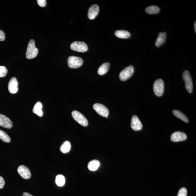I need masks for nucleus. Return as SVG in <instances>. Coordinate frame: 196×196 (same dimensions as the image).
Instances as JSON below:
<instances>
[{"label":"nucleus","mask_w":196,"mask_h":196,"mask_svg":"<svg viewBox=\"0 0 196 196\" xmlns=\"http://www.w3.org/2000/svg\"><path fill=\"white\" fill-rule=\"evenodd\" d=\"M38 50L35 45V42L33 39L31 40L27 48L26 57L28 59L33 58L37 56Z\"/></svg>","instance_id":"1"},{"label":"nucleus","mask_w":196,"mask_h":196,"mask_svg":"<svg viewBox=\"0 0 196 196\" xmlns=\"http://www.w3.org/2000/svg\"><path fill=\"white\" fill-rule=\"evenodd\" d=\"M164 81L161 79H158L155 81L153 84V89L155 95L161 97L164 93Z\"/></svg>","instance_id":"2"},{"label":"nucleus","mask_w":196,"mask_h":196,"mask_svg":"<svg viewBox=\"0 0 196 196\" xmlns=\"http://www.w3.org/2000/svg\"><path fill=\"white\" fill-rule=\"evenodd\" d=\"M182 78L185 82V86L186 90L188 93H192L193 88V81L190 73L188 71H185L183 73Z\"/></svg>","instance_id":"3"},{"label":"nucleus","mask_w":196,"mask_h":196,"mask_svg":"<svg viewBox=\"0 0 196 196\" xmlns=\"http://www.w3.org/2000/svg\"><path fill=\"white\" fill-rule=\"evenodd\" d=\"M82 58L76 56L69 57L68 59V65L71 68H77L80 67L83 64Z\"/></svg>","instance_id":"4"},{"label":"nucleus","mask_w":196,"mask_h":196,"mask_svg":"<svg viewBox=\"0 0 196 196\" xmlns=\"http://www.w3.org/2000/svg\"><path fill=\"white\" fill-rule=\"evenodd\" d=\"M71 48L72 50L77 52H84L88 50V46L85 42L75 41L71 44Z\"/></svg>","instance_id":"5"},{"label":"nucleus","mask_w":196,"mask_h":196,"mask_svg":"<svg viewBox=\"0 0 196 196\" xmlns=\"http://www.w3.org/2000/svg\"><path fill=\"white\" fill-rule=\"evenodd\" d=\"M134 72V67L131 65L126 67L121 71L119 75V77L121 80L125 81L128 79L132 75Z\"/></svg>","instance_id":"6"},{"label":"nucleus","mask_w":196,"mask_h":196,"mask_svg":"<svg viewBox=\"0 0 196 196\" xmlns=\"http://www.w3.org/2000/svg\"><path fill=\"white\" fill-rule=\"evenodd\" d=\"M72 116L74 120L79 124L84 126L88 125V121L87 119L81 113L77 111H74L72 112Z\"/></svg>","instance_id":"7"},{"label":"nucleus","mask_w":196,"mask_h":196,"mask_svg":"<svg viewBox=\"0 0 196 196\" xmlns=\"http://www.w3.org/2000/svg\"><path fill=\"white\" fill-rule=\"evenodd\" d=\"M93 108L100 116L108 118L109 111L105 106L100 103H96L93 105Z\"/></svg>","instance_id":"8"},{"label":"nucleus","mask_w":196,"mask_h":196,"mask_svg":"<svg viewBox=\"0 0 196 196\" xmlns=\"http://www.w3.org/2000/svg\"><path fill=\"white\" fill-rule=\"evenodd\" d=\"M17 171L19 174L23 178L25 179H30L31 177V173L30 170L26 166L21 165L18 168Z\"/></svg>","instance_id":"9"},{"label":"nucleus","mask_w":196,"mask_h":196,"mask_svg":"<svg viewBox=\"0 0 196 196\" xmlns=\"http://www.w3.org/2000/svg\"><path fill=\"white\" fill-rule=\"evenodd\" d=\"M131 126L134 131H140L142 129V125L141 122L136 115H134L132 118Z\"/></svg>","instance_id":"10"},{"label":"nucleus","mask_w":196,"mask_h":196,"mask_svg":"<svg viewBox=\"0 0 196 196\" xmlns=\"http://www.w3.org/2000/svg\"><path fill=\"white\" fill-rule=\"evenodd\" d=\"M187 136L185 133L182 132L176 131L172 134L171 140L173 142H177L185 140Z\"/></svg>","instance_id":"11"},{"label":"nucleus","mask_w":196,"mask_h":196,"mask_svg":"<svg viewBox=\"0 0 196 196\" xmlns=\"http://www.w3.org/2000/svg\"><path fill=\"white\" fill-rule=\"evenodd\" d=\"M99 7L98 5H91L89 9L88 12V16L90 20H93L95 19L99 12Z\"/></svg>","instance_id":"12"},{"label":"nucleus","mask_w":196,"mask_h":196,"mask_svg":"<svg viewBox=\"0 0 196 196\" xmlns=\"http://www.w3.org/2000/svg\"><path fill=\"white\" fill-rule=\"evenodd\" d=\"M9 92L12 94H15L18 91V82L16 78L13 77L9 81L8 85Z\"/></svg>","instance_id":"13"},{"label":"nucleus","mask_w":196,"mask_h":196,"mask_svg":"<svg viewBox=\"0 0 196 196\" xmlns=\"http://www.w3.org/2000/svg\"><path fill=\"white\" fill-rule=\"evenodd\" d=\"M0 126L2 127L11 129L12 127V123L8 118L3 115L0 114Z\"/></svg>","instance_id":"14"},{"label":"nucleus","mask_w":196,"mask_h":196,"mask_svg":"<svg viewBox=\"0 0 196 196\" xmlns=\"http://www.w3.org/2000/svg\"><path fill=\"white\" fill-rule=\"evenodd\" d=\"M166 33L165 32L159 33L155 42V45L156 46L159 47L164 44L166 42Z\"/></svg>","instance_id":"15"},{"label":"nucleus","mask_w":196,"mask_h":196,"mask_svg":"<svg viewBox=\"0 0 196 196\" xmlns=\"http://www.w3.org/2000/svg\"><path fill=\"white\" fill-rule=\"evenodd\" d=\"M42 108L43 105L41 102L39 101L36 102L33 109V112L38 116L42 117L43 115V111L42 110Z\"/></svg>","instance_id":"16"},{"label":"nucleus","mask_w":196,"mask_h":196,"mask_svg":"<svg viewBox=\"0 0 196 196\" xmlns=\"http://www.w3.org/2000/svg\"><path fill=\"white\" fill-rule=\"evenodd\" d=\"M115 35L117 37L121 39H127L131 37L130 32L126 30H118L115 32Z\"/></svg>","instance_id":"17"},{"label":"nucleus","mask_w":196,"mask_h":196,"mask_svg":"<svg viewBox=\"0 0 196 196\" xmlns=\"http://www.w3.org/2000/svg\"><path fill=\"white\" fill-rule=\"evenodd\" d=\"M110 64L109 63H105L102 64L99 68L98 72L100 75H103L107 73L109 68Z\"/></svg>","instance_id":"18"},{"label":"nucleus","mask_w":196,"mask_h":196,"mask_svg":"<svg viewBox=\"0 0 196 196\" xmlns=\"http://www.w3.org/2000/svg\"><path fill=\"white\" fill-rule=\"evenodd\" d=\"M99 161L97 160H94L90 161L88 164V168L91 171H96L100 166Z\"/></svg>","instance_id":"19"},{"label":"nucleus","mask_w":196,"mask_h":196,"mask_svg":"<svg viewBox=\"0 0 196 196\" xmlns=\"http://www.w3.org/2000/svg\"><path fill=\"white\" fill-rule=\"evenodd\" d=\"M173 114L177 118L181 119L184 122L188 123L189 122L187 117L184 113L177 110H174L173 111Z\"/></svg>","instance_id":"20"},{"label":"nucleus","mask_w":196,"mask_h":196,"mask_svg":"<svg viewBox=\"0 0 196 196\" xmlns=\"http://www.w3.org/2000/svg\"><path fill=\"white\" fill-rule=\"evenodd\" d=\"M71 146L70 142L68 141H66L60 147V150L63 153H67L70 151Z\"/></svg>","instance_id":"21"},{"label":"nucleus","mask_w":196,"mask_h":196,"mask_svg":"<svg viewBox=\"0 0 196 196\" xmlns=\"http://www.w3.org/2000/svg\"><path fill=\"white\" fill-rule=\"evenodd\" d=\"M146 13L149 14H155L160 12V8L156 5H151L147 7L145 9Z\"/></svg>","instance_id":"22"},{"label":"nucleus","mask_w":196,"mask_h":196,"mask_svg":"<svg viewBox=\"0 0 196 196\" xmlns=\"http://www.w3.org/2000/svg\"><path fill=\"white\" fill-rule=\"evenodd\" d=\"M56 184L58 186H63L65 184V178L63 175L59 174L57 176L55 180Z\"/></svg>","instance_id":"23"},{"label":"nucleus","mask_w":196,"mask_h":196,"mask_svg":"<svg viewBox=\"0 0 196 196\" xmlns=\"http://www.w3.org/2000/svg\"><path fill=\"white\" fill-rule=\"evenodd\" d=\"M0 139L4 142L9 143L11 141L10 137L5 132L0 130Z\"/></svg>","instance_id":"24"},{"label":"nucleus","mask_w":196,"mask_h":196,"mask_svg":"<svg viewBox=\"0 0 196 196\" xmlns=\"http://www.w3.org/2000/svg\"><path fill=\"white\" fill-rule=\"evenodd\" d=\"M7 72L8 70L6 67L0 66V77H4L6 75Z\"/></svg>","instance_id":"25"},{"label":"nucleus","mask_w":196,"mask_h":196,"mask_svg":"<svg viewBox=\"0 0 196 196\" xmlns=\"http://www.w3.org/2000/svg\"><path fill=\"white\" fill-rule=\"evenodd\" d=\"M187 193L188 191L186 188H183L179 190L177 196H187Z\"/></svg>","instance_id":"26"},{"label":"nucleus","mask_w":196,"mask_h":196,"mask_svg":"<svg viewBox=\"0 0 196 196\" xmlns=\"http://www.w3.org/2000/svg\"><path fill=\"white\" fill-rule=\"evenodd\" d=\"M37 1L38 5L40 7H45L46 5V1L45 0H38Z\"/></svg>","instance_id":"27"},{"label":"nucleus","mask_w":196,"mask_h":196,"mask_svg":"<svg viewBox=\"0 0 196 196\" xmlns=\"http://www.w3.org/2000/svg\"><path fill=\"white\" fill-rule=\"evenodd\" d=\"M5 182L3 178L0 176V188L2 189L5 185Z\"/></svg>","instance_id":"28"},{"label":"nucleus","mask_w":196,"mask_h":196,"mask_svg":"<svg viewBox=\"0 0 196 196\" xmlns=\"http://www.w3.org/2000/svg\"><path fill=\"white\" fill-rule=\"evenodd\" d=\"M5 39V33L2 31L0 30V41H3Z\"/></svg>","instance_id":"29"},{"label":"nucleus","mask_w":196,"mask_h":196,"mask_svg":"<svg viewBox=\"0 0 196 196\" xmlns=\"http://www.w3.org/2000/svg\"><path fill=\"white\" fill-rule=\"evenodd\" d=\"M22 195L23 196H34L31 194L27 193V192H24Z\"/></svg>","instance_id":"30"},{"label":"nucleus","mask_w":196,"mask_h":196,"mask_svg":"<svg viewBox=\"0 0 196 196\" xmlns=\"http://www.w3.org/2000/svg\"><path fill=\"white\" fill-rule=\"evenodd\" d=\"M194 30L195 31V33H196V21L195 22L194 25Z\"/></svg>","instance_id":"31"}]
</instances>
